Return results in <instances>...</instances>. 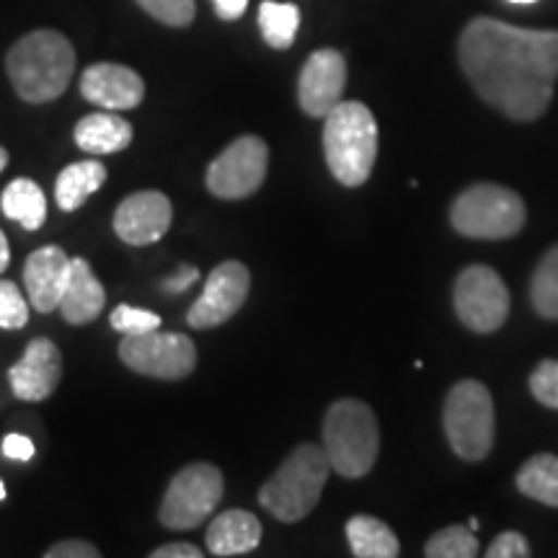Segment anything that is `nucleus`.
Instances as JSON below:
<instances>
[{
	"label": "nucleus",
	"instance_id": "f257e3e1",
	"mask_svg": "<svg viewBox=\"0 0 558 558\" xmlns=\"http://www.w3.org/2000/svg\"><path fill=\"white\" fill-rule=\"evenodd\" d=\"M458 54L488 107L518 122L546 114L558 81V32L522 29L478 16L465 26Z\"/></svg>",
	"mask_w": 558,
	"mask_h": 558
},
{
	"label": "nucleus",
	"instance_id": "f03ea898",
	"mask_svg": "<svg viewBox=\"0 0 558 558\" xmlns=\"http://www.w3.org/2000/svg\"><path fill=\"white\" fill-rule=\"evenodd\" d=\"M9 78L16 94L29 104H50L60 99L75 73V50L65 34L37 29L11 47Z\"/></svg>",
	"mask_w": 558,
	"mask_h": 558
},
{
	"label": "nucleus",
	"instance_id": "7ed1b4c3",
	"mask_svg": "<svg viewBox=\"0 0 558 558\" xmlns=\"http://www.w3.org/2000/svg\"><path fill=\"white\" fill-rule=\"evenodd\" d=\"M324 153L333 179L362 186L378 158V122L362 101H339L326 114Z\"/></svg>",
	"mask_w": 558,
	"mask_h": 558
},
{
	"label": "nucleus",
	"instance_id": "20e7f679",
	"mask_svg": "<svg viewBox=\"0 0 558 558\" xmlns=\"http://www.w3.org/2000/svg\"><path fill=\"white\" fill-rule=\"evenodd\" d=\"M331 463L320 445H300L279 471L262 486L259 501L279 522H300L316 509Z\"/></svg>",
	"mask_w": 558,
	"mask_h": 558
},
{
	"label": "nucleus",
	"instance_id": "39448f33",
	"mask_svg": "<svg viewBox=\"0 0 558 558\" xmlns=\"http://www.w3.org/2000/svg\"><path fill=\"white\" fill-rule=\"evenodd\" d=\"M324 450L341 478L367 476L380 450V429L373 409L357 399L331 403L324 418Z\"/></svg>",
	"mask_w": 558,
	"mask_h": 558
},
{
	"label": "nucleus",
	"instance_id": "423d86ee",
	"mask_svg": "<svg viewBox=\"0 0 558 558\" xmlns=\"http://www.w3.org/2000/svg\"><path fill=\"white\" fill-rule=\"evenodd\" d=\"M525 202L520 194L499 184L469 186L450 209L452 228L481 241L512 239L525 226Z\"/></svg>",
	"mask_w": 558,
	"mask_h": 558
},
{
	"label": "nucleus",
	"instance_id": "0eeeda50",
	"mask_svg": "<svg viewBox=\"0 0 558 558\" xmlns=\"http://www.w3.org/2000/svg\"><path fill=\"white\" fill-rule=\"evenodd\" d=\"M445 435L458 458L478 463L494 448V401L484 383L460 380L445 401Z\"/></svg>",
	"mask_w": 558,
	"mask_h": 558
},
{
	"label": "nucleus",
	"instance_id": "6e6552de",
	"mask_svg": "<svg viewBox=\"0 0 558 558\" xmlns=\"http://www.w3.org/2000/svg\"><path fill=\"white\" fill-rule=\"evenodd\" d=\"M226 481L218 465L192 463L181 469L166 492L158 518L169 530H194L220 505Z\"/></svg>",
	"mask_w": 558,
	"mask_h": 558
},
{
	"label": "nucleus",
	"instance_id": "1a4fd4ad",
	"mask_svg": "<svg viewBox=\"0 0 558 558\" xmlns=\"http://www.w3.org/2000/svg\"><path fill=\"white\" fill-rule=\"evenodd\" d=\"M120 360L145 378L181 380L197 367V347L184 333L156 329L124 337L120 344Z\"/></svg>",
	"mask_w": 558,
	"mask_h": 558
},
{
	"label": "nucleus",
	"instance_id": "9d476101",
	"mask_svg": "<svg viewBox=\"0 0 558 558\" xmlns=\"http://www.w3.org/2000/svg\"><path fill=\"white\" fill-rule=\"evenodd\" d=\"M267 169V143L256 135H243L209 163L207 190L220 199H246L264 184Z\"/></svg>",
	"mask_w": 558,
	"mask_h": 558
},
{
	"label": "nucleus",
	"instance_id": "9b49d317",
	"mask_svg": "<svg viewBox=\"0 0 558 558\" xmlns=\"http://www.w3.org/2000/svg\"><path fill=\"white\" fill-rule=\"evenodd\" d=\"M458 318L476 333H492L509 316V290L501 277L486 264L465 267L456 279Z\"/></svg>",
	"mask_w": 558,
	"mask_h": 558
},
{
	"label": "nucleus",
	"instance_id": "f8f14e48",
	"mask_svg": "<svg viewBox=\"0 0 558 558\" xmlns=\"http://www.w3.org/2000/svg\"><path fill=\"white\" fill-rule=\"evenodd\" d=\"M251 290V271L241 262H222L209 271L205 290L186 313L192 329H215L243 308Z\"/></svg>",
	"mask_w": 558,
	"mask_h": 558
},
{
	"label": "nucleus",
	"instance_id": "ddd939ff",
	"mask_svg": "<svg viewBox=\"0 0 558 558\" xmlns=\"http://www.w3.org/2000/svg\"><path fill=\"white\" fill-rule=\"evenodd\" d=\"M347 88V60L337 50L313 52L298 81L300 107L308 117L326 120V114L341 101Z\"/></svg>",
	"mask_w": 558,
	"mask_h": 558
},
{
	"label": "nucleus",
	"instance_id": "4468645a",
	"mask_svg": "<svg viewBox=\"0 0 558 558\" xmlns=\"http://www.w3.org/2000/svg\"><path fill=\"white\" fill-rule=\"evenodd\" d=\"M171 199L163 192H135L117 207L114 233L130 246H148L169 233Z\"/></svg>",
	"mask_w": 558,
	"mask_h": 558
},
{
	"label": "nucleus",
	"instance_id": "2eb2a0df",
	"mask_svg": "<svg viewBox=\"0 0 558 558\" xmlns=\"http://www.w3.org/2000/svg\"><path fill=\"white\" fill-rule=\"evenodd\" d=\"M62 378V354L54 341L32 339L24 357L9 369L13 396L21 401H45L54 393Z\"/></svg>",
	"mask_w": 558,
	"mask_h": 558
},
{
	"label": "nucleus",
	"instance_id": "dca6fc26",
	"mask_svg": "<svg viewBox=\"0 0 558 558\" xmlns=\"http://www.w3.org/2000/svg\"><path fill=\"white\" fill-rule=\"evenodd\" d=\"M83 99L107 111L135 109L145 99V83L135 70L117 62H96L81 75Z\"/></svg>",
	"mask_w": 558,
	"mask_h": 558
},
{
	"label": "nucleus",
	"instance_id": "f3484780",
	"mask_svg": "<svg viewBox=\"0 0 558 558\" xmlns=\"http://www.w3.org/2000/svg\"><path fill=\"white\" fill-rule=\"evenodd\" d=\"M70 277V256L62 246H41L24 264V284L29 305L39 313L60 308Z\"/></svg>",
	"mask_w": 558,
	"mask_h": 558
},
{
	"label": "nucleus",
	"instance_id": "a211bd4d",
	"mask_svg": "<svg viewBox=\"0 0 558 558\" xmlns=\"http://www.w3.org/2000/svg\"><path fill=\"white\" fill-rule=\"evenodd\" d=\"M107 292L86 259H70V277L60 298V313L68 324L86 326L101 316Z\"/></svg>",
	"mask_w": 558,
	"mask_h": 558
},
{
	"label": "nucleus",
	"instance_id": "6ab92c4d",
	"mask_svg": "<svg viewBox=\"0 0 558 558\" xmlns=\"http://www.w3.org/2000/svg\"><path fill=\"white\" fill-rule=\"evenodd\" d=\"M213 556H243L262 543V522L246 509H228L209 522L205 535Z\"/></svg>",
	"mask_w": 558,
	"mask_h": 558
},
{
	"label": "nucleus",
	"instance_id": "aec40b11",
	"mask_svg": "<svg viewBox=\"0 0 558 558\" xmlns=\"http://www.w3.org/2000/svg\"><path fill=\"white\" fill-rule=\"evenodd\" d=\"M132 124L120 114H109L107 109L96 111V114L83 117L75 124V145L90 156H111V153H122L130 148Z\"/></svg>",
	"mask_w": 558,
	"mask_h": 558
},
{
	"label": "nucleus",
	"instance_id": "412c9836",
	"mask_svg": "<svg viewBox=\"0 0 558 558\" xmlns=\"http://www.w3.org/2000/svg\"><path fill=\"white\" fill-rule=\"evenodd\" d=\"M107 181V169L101 160H78L60 171L54 181V197L62 213H75L86 205L90 194H96Z\"/></svg>",
	"mask_w": 558,
	"mask_h": 558
},
{
	"label": "nucleus",
	"instance_id": "4be33fe9",
	"mask_svg": "<svg viewBox=\"0 0 558 558\" xmlns=\"http://www.w3.org/2000/svg\"><path fill=\"white\" fill-rule=\"evenodd\" d=\"M347 541L357 558H396L401 554L393 530L369 514H357L347 522Z\"/></svg>",
	"mask_w": 558,
	"mask_h": 558
},
{
	"label": "nucleus",
	"instance_id": "5701e85b",
	"mask_svg": "<svg viewBox=\"0 0 558 558\" xmlns=\"http://www.w3.org/2000/svg\"><path fill=\"white\" fill-rule=\"evenodd\" d=\"M0 207H3L5 218L21 222V228L29 230V233L45 226L47 197L37 181L32 179L11 181V184L3 190V197H0Z\"/></svg>",
	"mask_w": 558,
	"mask_h": 558
},
{
	"label": "nucleus",
	"instance_id": "b1692460",
	"mask_svg": "<svg viewBox=\"0 0 558 558\" xmlns=\"http://www.w3.org/2000/svg\"><path fill=\"white\" fill-rule=\"evenodd\" d=\"M518 488L546 507H558V458L541 452L525 460L518 473Z\"/></svg>",
	"mask_w": 558,
	"mask_h": 558
},
{
	"label": "nucleus",
	"instance_id": "393cba45",
	"mask_svg": "<svg viewBox=\"0 0 558 558\" xmlns=\"http://www.w3.org/2000/svg\"><path fill=\"white\" fill-rule=\"evenodd\" d=\"M259 26L269 47H275V50H288L298 37L300 9L295 3L264 0L259 5Z\"/></svg>",
	"mask_w": 558,
	"mask_h": 558
},
{
	"label": "nucleus",
	"instance_id": "a878e982",
	"mask_svg": "<svg viewBox=\"0 0 558 558\" xmlns=\"http://www.w3.org/2000/svg\"><path fill=\"white\" fill-rule=\"evenodd\" d=\"M530 300H533V308L543 318H558V246L550 248L543 256L538 269H535L533 284H530Z\"/></svg>",
	"mask_w": 558,
	"mask_h": 558
},
{
	"label": "nucleus",
	"instance_id": "bb28decb",
	"mask_svg": "<svg viewBox=\"0 0 558 558\" xmlns=\"http://www.w3.org/2000/svg\"><path fill=\"white\" fill-rule=\"evenodd\" d=\"M478 538L476 530L463 525L442 527L439 533L427 541L424 554L429 558H473L478 556Z\"/></svg>",
	"mask_w": 558,
	"mask_h": 558
},
{
	"label": "nucleus",
	"instance_id": "cd10ccee",
	"mask_svg": "<svg viewBox=\"0 0 558 558\" xmlns=\"http://www.w3.org/2000/svg\"><path fill=\"white\" fill-rule=\"evenodd\" d=\"M135 3L145 13H150L153 19L160 21V24L173 26V29L190 26L194 16H197V3L194 0H135Z\"/></svg>",
	"mask_w": 558,
	"mask_h": 558
},
{
	"label": "nucleus",
	"instance_id": "c85d7f7f",
	"mask_svg": "<svg viewBox=\"0 0 558 558\" xmlns=\"http://www.w3.org/2000/svg\"><path fill=\"white\" fill-rule=\"evenodd\" d=\"M29 324V300L9 279H0V329H24Z\"/></svg>",
	"mask_w": 558,
	"mask_h": 558
},
{
	"label": "nucleus",
	"instance_id": "c756f323",
	"mask_svg": "<svg viewBox=\"0 0 558 558\" xmlns=\"http://www.w3.org/2000/svg\"><path fill=\"white\" fill-rule=\"evenodd\" d=\"M109 320H111V329L124 333V337L160 329L158 313L145 311V308H132V305H120V308L111 313Z\"/></svg>",
	"mask_w": 558,
	"mask_h": 558
},
{
	"label": "nucleus",
	"instance_id": "7c9ffc66",
	"mask_svg": "<svg viewBox=\"0 0 558 558\" xmlns=\"http://www.w3.org/2000/svg\"><path fill=\"white\" fill-rule=\"evenodd\" d=\"M530 393L543 407L558 409V360H543L530 375Z\"/></svg>",
	"mask_w": 558,
	"mask_h": 558
},
{
	"label": "nucleus",
	"instance_id": "2f4dec72",
	"mask_svg": "<svg viewBox=\"0 0 558 558\" xmlns=\"http://www.w3.org/2000/svg\"><path fill=\"white\" fill-rule=\"evenodd\" d=\"M488 558H525L530 556V546L525 541V535L520 533H501L499 538H494L492 548L486 550Z\"/></svg>",
	"mask_w": 558,
	"mask_h": 558
},
{
	"label": "nucleus",
	"instance_id": "473e14b6",
	"mask_svg": "<svg viewBox=\"0 0 558 558\" xmlns=\"http://www.w3.org/2000/svg\"><path fill=\"white\" fill-rule=\"evenodd\" d=\"M47 558H99V548L88 541H60L45 554Z\"/></svg>",
	"mask_w": 558,
	"mask_h": 558
},
{
	"label": "nucleus",
	"instance_id": "72a5a7b5",
	"mask_svg": "<svg viewBox=\"0 0 558 558\" xmlns=\"http://www.w3.org/2000/svg\"><path fill=\"white\" fill-rule=\"evenodd\" d=\"M3 456L9 460H21V463H26V460L34 458V442L26 435L13 432V435L3 437Z\"/></svg>",
	"mask_w": 558,
	"mask_h": 558
},
{
	"label": "nucleus",
	"instance_id": "f704fd0d",
	"mask_svg": "<svg viewBox=\"0 0 558 558\" xmlns=\"http://www.w3.org/2000/svg\"><path fill=\"white\" fill-rule=\"evenodd\" d=\"M199 279V269L197 267H179L177 271H173L171 277L163 279V290L169 292V295H181V292H186L192 288L194 282Z\"/></svg>",
	"mask_w": 558,
	"mask_h": 558
},
{
	"label": "nucleus",
	"instance_id": "c9c22d12",
	"mask_svg": "<svg viewBox=\"0 0 558 558\" xmlns=\"http://www.w3.org/2000/svg\"><path fill=\"white\" fill-rule=\"evenodd\" d=\"M150 558H202V550L194 543H169L153 550Z\"/></svg>",
	"mask_w": 558,
	"mask_h": 558
},
{
	"label": "nucleus",
	"instance_id": "e433bc0d",
	"mask_svg": "<svg viewBox=\"0 0 558 558\" xmlns=\"http://www.w3.org/2000/svg\"><path fill=\"white\" fill-rule=\"evenodd\" d=\"M213 3H215V11H218V16L222 21H235V19H241L243 13H246L248 0H213Z\"/></svg>",
	"mask_w": 558,
	"mask_h": 558
},
{
	"label": "nucleus",
	"instance_id": "4c0bfd02",
	"mask_svg": "<svg viewBox=\"0 0 558 558\" xmlns=\"http://www.w3.org/2000/svg\"><path fill=\"white\" fill-rule=\"evenodd\" d=\"M11 264V248H9V239H5V233L0 230V275H3L5 269H9Z\"/></svg>",
	"mask_w": 558,
	"mask_h": 558
},
{
	"label": "nucleus",
	"instance_id": "58836bf2",
	"mask_svg": "<svg viewBox=\"0 0 558 558\" xmlns=\"http://www.w3.org/2000/svg\"><path fill=\"white\" fill-rule=\"evenodd\" d=\"M9 150H5V148H0V173H3L5 171V166H9Z\"/></svg>",
	"mask_w": 558,
	"mask_h": 558
},
{
	"label": "nucleus",
	"instance_id": "ea45409f",
	"mask_svg": "<svg viewBox=\"0 0 558 558\" xmlns=\"http://www.w3.org/2000/svg\"><path fill=\"white\" fill-rule=\"evenodd\" d=\"M507 3H514V5H530V3H538V0H507Z\"/></svg>",
	"mask_w": 558,
	"mask_h": 558
},
{
	"label": "nucleus",
	"instance_id": "a19ab883",
	"mask_svg": "<svg viewBox=\"0 0 558 558\" xmlns=\"http://www.w3.org/2000/svg\"><path fill=\"white\" fill-rule=\"evenodd\" d=\"M469 527H471V530H478V520L471 518V520H469Z\"/></svg>",
	"mask_w": 558,
	"mask_h": 558
},
{
	"label": "nucleus",
	"instance_id": "79ce46f5",
	"mask_svg": "<svg viewBox=\"0 0 558 558\" xmlns=\"http://www.w3.org/2000/svg\"><path fill=\"white\" fill-rule=\"evenodd\" d=\"M5 499V486H3V481H0V501Z\"/></svg>",
	"mask_w": 558,
	"mask_h": 558
}]
</instances>
